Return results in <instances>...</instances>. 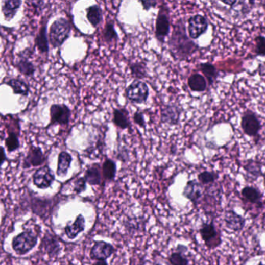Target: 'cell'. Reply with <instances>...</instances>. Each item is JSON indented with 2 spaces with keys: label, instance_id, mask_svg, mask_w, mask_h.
<instances>
[{
  "label": "cell",
  "instance_id": "obj_1",
  "mask_svg": "<svg viewBox=\"0 0 265 265\" xmlns=\"http://www.w3.org/2000/svg\"><path fill=\"white\" fill-rule=\"evenodd\" d=\"M168 45L171 56L175 60H185L199 49V45L187 36L185 23L183 20H178L174 25Z\"/></svg>",
  "mask_w": 265,
  "mask_h": 265
},
{
  "label": "cell",
  "instance_id": "obj_2",
  "mask_svg": "<svg viewBox=\"0 0 265 265\" xmlns=\"http://www.w3.org/2000/svg\"><path fill=\"white\" fill-rule=\"evenodd\" d=\"M40 233L41 228L38 225L35 227L27 226L22 233L13 238L11 245L14 252L18 255L23 256L32 251L38 244Z\"/></svg>",
  "mask_w": 265,
  "mask_h": 265
},
{
  "label": "cell",
  "instance_id": "obj_3",
  "mask_svg": "<svg viewBox=\"0 0 265 265\" xmlns=\"http://www.w3.org/2000/svg\"><path fill=\"white\" fill-rule=\"evenodd\" d=\"M72 31L71 23L67 19L60 17L52 23L49 30V41L53 47L62 46L69 38Z\"/></svg>",
  "mask_w": 265,
  "mask_h": 265
},
{
  "label": "cell",
  "instance_id": "obj_4",
  "mask_svg": "<svg viewBox=\"0 0 265 265\" xmlns=\"http://www.w3.org/2000/svg\"><path fill=\"white\" fill-rule=\"evenodd\" d=\"M126 95L131 102L143 104L148 100L150 90L147 83L141 80H135L128 86Z\"/></svg>",
  "mask_w": 265,
  "mask_h": 265
},
{
  "label": "cell",
  "instance_id": "obj_5",
  "mask_svg": "<svg viewBox=\"0 0 265 265\" xmlns=\"http://www.w3.org/2000/svg\"><path fill=\"white\" fill-rule=\"evenodd\" d=\"M171 31L169 10L166 5L160 7L156 21V38L160 43H164Z\"/></svg>",
  "mask_w": 265,
  "mask_h": 265
},
{
  "label": "cell",
  "instance_id": "obj_6",
  "mask_svg": "<svg viewBox=\"0 0 265 265\" xmlns=\"http://www.w3.org/2000/svg\"><path fill=\"white\" fill-rule=\"evenodd\" d=\"M240 125L244 134L247 136L254 137V138L258 136L259 132L261 129L260 119L254 111L250 110H247L243 114Z\"/></svg>",
  "mask_w": 265,
  "mask_h": 265
},
{
  "label": "cell",
  "instance_id": "obj_7",
  "mask_svg": "<svg viewBox=\"0 0 265 265\" xmlns=\"http://www.w3.org/2000/svg\"><path fill=\"white\" fill-rule=\"evenodd\" d=\"M71 117V110L65 104H54L51 106V121L49 126L60 125L68 126Z\"/></svg>",
  "mask_w": 265,
  "mask_h": 265
},
{
  "label": "cell",
  "instance_id": "obj_8",
  "mask_svg": "<svg viewBox=\"0 0 265 265\" xmlns=\"http://www.w3.org/2000/svg\"><path fill=\"white\" fill-rule=\"evenodd\" d=\"M187 23L189 37L193 40L199 39L202 34L206 32L208 28V20L205 16L201 14L190 16Z\"/></svg>",
  "mask_w": 265,
  "mask_h": 265
},
{
  "label": "cell",
  "instance_id": "obj_9",
  "mask_svg": "<svg viewBox=\"0 0 265 265\" xmlns=\"http://www.w3.org/2000/svg\"><path fill=\"white\" fill-rule=\"evenodd\" d=\"M199 232H200L201 236L204 242L210 249H213L215 247H219L221 244L222 240L220 233L217 231L216 228L212 222L209 223H202Z\"/></svg>",
  "mask_w": 265,
  "mask_h": 265
},
{
  "label": "cell",
  "instance_id": "obj_10",
  "mask_svg": "<svg viewBox=\"0 0 265 265\" xmlns=\"http://www.w3.org/2000/svg\"><path fill=\"white\" fill-rule=\"evenodd\" d=\"M33 183L38 188H49L56 180L54 173L47 165L37 170L32 177Z\"/></svg>",
  "mask_w": 265,
  "mask_h": 265
},
{
  "label": "cell",
  "instance_id": "obj_11",
  "mask_svg": "<svg viewBox=\"0 0 265 265\" xmlns=\"http://www.w3.org/2000/svg\"><path fill=\"white\" fill-rule=\"evenodd\" d=\"M41 248L51 258L57 257L62 250L59 238L51 230H46L41 239Z\"/></svg>",
  "mask_w": 265,
  "mask_h": 265
},
{
  "label": "cell",
  "instance_id": "obj_12",
  "mask_svg": "<svg viewBox=\"0 0 265 265\" xmlns=\"http://www.w3.org/2000/svg\"><path fill=\"white\" fill-rule=\"evenodd\" d=\"M115 251V247L113 244L104 240L96 241L90 249V259L94 260H107Z\"/></svg>",
  "mask_w": 265,
  "mask_h": 265
},
{
  "label": "cell",
  "instance_id": "obj_13",
  "mask_svg": "<svg viewBox=\"0 0 265 265\" xmlns=\"http://www.w3.org/2000/svg\"><path fill=\"white\" fill-rule=\"evenodd\" d=\"M20 131L18 120L13 119V125L7 126V137L5 139V146L9 153H13L20 149Z\"/></svg>",
  "mask_w": 265,
  "mask_h": 265
},
{
  "label": "cell",
  "instance_id": "obj_14",
  "mask_svg": "<svg viewBox=\"0 0 265 265\" xmlns=\"http://www.w3.org/2000/svg\"><path fill=\"white\" fill-rule=\"evenodd\" d=\"M46 159L41 148L38 147L31 146L28 154L23 162V169H29L31 167H36L44 164Z\"/></svg>",
  "mask_w": 265,
  "mask_h": 265
},
{
  "label": "cell",
  "instance_id": "obj_15",
  "mask_svg": "<svg viewBox=\"0 0 265 265\" xmlns=\"http://www.w3.org/2000/svg\"><path fill=\"white\" fill-rule=\"evenodd\" d=\"M203 186L199 181L191 180L187 181L183 190V196L194 205H197L203 195Z\"/></svg>",
  "mask_w": 265,
  "mask_h": 265
},
{
  "label": "cell",
  "instance_id": "obj_16",
  "mask_svg": "<svg viewBox=\"0 0 265 265\" xmlns=\"http://www.w3.org/2000/svg\"><path fill=\"white\" fill-rule=\"evenodd\" d=\"M181 111L179 107L174 104H168L161 108L162 123L169 126H176L179 123Z\"/></svg>",
  "mask_w": 265,
  "mask_h": 265
},
{
  "label": "cell",
  "instance_id": "obj_17",
  "mask_svg": "<svg viewBox=\"0 0 265 265\" xmlns=\"http://www.w3.org/2000/svg\"><path fill=\"white\" fill-rule=\"evenodd\" d=\"M224 222L228 229H231L232 231L236 233L243 230L246 224L245 219L233 210H228L226 211Z\"/></svg>",
  "mask_w": 265,
  "mask_h": 265
},
{
  "label": "cell",
  "instance_id": "obj_18",
  "mask_svg": "<svg viewBox=\"0 0 265 265\" xmlns=\"http://www.w3.org/2000/svg\"><path fill=\"white\" fill-rule=\"evenodd\" d=\"M86 227V220L82 214H79L74 223L68 221L64 228L65 235L69 239H74L80 233H83Z\"/></svg>",
  "mask_w": 265,
  "mask_h": 265
},
{
  "label": "cell",
  "instance_id": "obj_19",
  "mask_svg": "<svg viewBox=\"0 0 265 265\" xmlns=\"http://www.w3.org/2000/svg\"><path fill=\"white\" fill-rule=\"evenodd\" d=\"M29 51V49H28L22 52L20 54V60L17 61L16 63L15 64V66L17 68L19 72L22 75L28 77L34 76V73L36 71V68L34 66V64L31 61L28 60L30 55H28V52Z\"/></svg>",
  "mask_w": 265,
  "mask_h": 265
},
{
  "label": "cell",
  "instance_id": "obj_20",
  "mask_svg": "<svg viewBox=\"0 0 265 265\" xmlns=\"http://www.w3.org/2000/svg\"><path fill=\"white\" fill-rule=\"evenodd\" d=\"M84 179L86 183L92 186L101 185L103 182L102 169L99 163H94L86 169L84 174Z\"/></svg>",
  "mask_w": 265,
  "mask_h": 265
},
{
  "label": "cell",
  "instance_id": "obj_21",
  "mask_svg": "<svg viewBox=\"0 0 265 265\" xmlns=\"http://www.w3.org/2000/svg\"><path fill=\"white\" fill-rule=\"evenodd\" d=\"M188 248L185 245L179 244L176 247L174 251L170 254L168 261L171 265H188L189 260L185 253L187 252Z\"/></svg>",
  "mask_w": 265,
  "mask_h": 265
},
{
  "label": "cell",
  "instance_id": "obj_22",
  "mask_svg": "<svg viewBox=\"0 0 265 265\" xmlns=\"http://www.w3.org/2000/svg\"><path fill=\"white\" fill-rule=\"evenodd\" d=\"M241 196L246 202L256 204L257 206H262L261 200L263 199V194L259 189L252 186H246L241 190Z\"/></svg>",
  "mask_w": 265,
  "mask_h": 265
},
{
  "label": "cell",
  "instance_id": "obj_23",
  "mask_svg": "<svg viewBox=\"0 0 265 265\" xmlns=\"http://www.w3.org/2000/svg\"><path fill=\"white\" fill-rule=\"evenodd\" d=\"M113 122L121 129H127L131 127L129 111L126 108H116L113 112Z\"/></svg>",
  "mask_w": 265,
  "mask_h": 265
},
{
  "label": "cell",
  "instance_id": "obj_24",
  "mask_svg": "<svg viewBox=\"0 0 265 265\" xmlns=\"http://www.w3.org/2000/svg\"><path fill=\"white\" fill-rule=\"evenodd\" d=\"M72 162V156L68 152L62 151L59 153L58 157L57 171H56L58 177L62 178L67 175Z\"/></svg>",
  "mask_w": 265,
  "mask_h": 265
},
{
  "label": "cell",
  "instance_id": "obj_25",
  "mask_svg": "<svg viewBox=\"0 0 265 265\" xmlns=\"http://www.w3.org/2000/svg\"><path fill=\"white\" fill-rule=\"evenodd\" d=\"M21 0H7L2 4V12L7 21H10L14 17L19 9L21 7Z\"/></svg>",
  "mask_w": 265,
  "mask_h": 265
},
{
  "label": "cell",
  "instance_id": "obj_26",
  "mask_svg": "<svg viewBox=\"0 0 265 265\" xmlns=\"http://www.w3.org/2000/svg\"><path fill=\"white\" fill-rule=\"evenodd\" d=\"M187 85L191 91L198 92V93L205 91L208 86L206 79L204 76L199 74H192L187 80Z\"/></svg>",
  "mask_w": 265,
  "mask_h": 265
},
{
  "label": "cell",
  "instance_id": "obj_27",
  "mask_svg": "<svg viewBox=\"0 0 265 265\" xmlns=\"http://www.w3.org/2000/svg\"><path fill=\"white\" fill-rule=\"evenodd\" d=\"M86 18L93 28H96L101 25L103 20V12L98 4L90 6L86 9Z\"/></svg>",
  "mask_w": 265,
  "mask_h": 265
},
{
  "label": "cell",
  "instance_id": "obj_28",
  "mask_svg": "<svg viewBox=\"0 0 265 265\" xmlns=\"http://www.w3.org/2000/svg\"><path fill=\"white\" fill-rule=\"evenodd\" d=\"M6 85L10 86L13 90L14 94L20 95V96L27 97L29 95L30 88L28 83H25L20 79H10L7 81L4 82Z\"/></svg>",
  "mask_w": 265,
  "mask_h": 265
},
{
  "label": "cell",
  "instance_id": "obj_29",
  "mask_svg": "<svg viewBox=\"0 0 265 265\" xmlns=\"http://www.w3.org/2000/svg\"><path fill=\"white\" fill-rule=\"evenodd\" d=\"M35 44L41 53H47L49 51V39L47 37V22L43 23L37 34Z\"/></svg>",
  "mask_w": 265,
  "mask_h": 265
},
{
  "label": "cell",
  "instance_id": "obj_30",
  "mask_svg": "<svg viewBox=\"0 0 265 265\" xmlns=\"http://www.w3.org/2000/svg\"><path fill=\"white\" fill-rule=\"evenodd\" d=\"M244 171L247 173V178H251V181H256L262 176V166L260 162L250 160L247 161L244 166Z\"/></svg>",
  "mask_w": 265,
  "mask_h": 265
},
{
  "label": "cell",
  "instance_id": "obj_31",
  "mask_svg": "<svg viewBox=\"0 0 265 265\" xmlns=\"http://www.w3.org/2000/svg\"><path fill=\"white\" fill-rule=\"evenodd\" d=\"M103 179L104 181H113L115 178L117 173V165L111 159L107 158L102 165Z\"/></svg>",
  "mask_w": 265,
  "mask_h": 265
},
{
  "label": "cell",
  "instance_id": "obj_32",
  "mask_svg": "<svg viewBox=\"0 0 265 265\" xmlns=\"http://www.w3.org/2000/svg\"><path fill=\"white\" fill-rule=\"evenodd\" d=\"M199 69H200L202 74H204V77L206 79L210 86H211V85L215 83L217 77H219V73L215 65L209 63V62L200 64V65H199Z\"/></svg>",
  "mask_w": 265,
  "mask_h": 265
},
{
  "label": "cell",
  "instance_id": "obj_33",
  "mask_svg": "<svg viewBox=\"0 0 265 265\" xmlns=\"http://www.w3.org/2000/svg\"><path fill=\"white\" fill-rule=\"evenodd\" d=\"M103 38L108 44L117 41L118 39V34L114 28V25L112 21L108 22L106 25L104 31H103Z\"/></svg>",
  "mask_w": 265,
  "mask_h": 265
},
{
  "label": "cell",
  "instance_id": "obj_34",
  "mask_svg": "<svg viewBox=\"0 0 265 265\" xmlns=\"http://www.w3.org/2000/svg\"><path fill=\"white\" fill-rule=\"evenodd\" d=\"M131 74L136 80H142L147 77V66L142 62H132L130 64Z\"/></svg>",
  "mask_w": 265,
  "mask_h": 265
},
{
  "label": "cell",
  "instance_id": "obj_35",
  "mask_svg": "<svg viewBox=\"0 0 265 265\" xmlns=\"http://www.w3.org/2000/svg\"><path fill=\"white\" fill-rule=\"evenodd\" d=\"M218 178V174L213 172V171H203L198 175V180L202 185L203 184L206 185V184H213Z\"/></svg>",
  "mask_w": 265,
  "mask_h": 265
},
{
  "label": "cell",
  "instance_id": "obj_36",
  "mask_svg": "<svg viewBox=\"0 0 265 265\" xmlns=\"http://www.w3.org/2000/svg\"><path fill=\"white\" fill-rule=\"evenodd\" d=\"M256 56L264 57L265 56V37L258 35L255 38Z\"/></svg>",
  "mask_w": 265,
  "mask_h": 265
},
{
  "label": "cell",
  "instance_id": "obj_37",
  "mask_svg": "<svg viewBox=\"0 0 265 265\" xmlns=\"http://www.w3.org/2000/svg\"><path fill=\"white\" fill-rule=\"evenodd\" d=\"M86 190V181L84 178H80L74 182V191L79 195Z\"/></svg>",
  "mask_w": 265,
  "mask_h": 265
},
{
  "label": "cell",
  "instance_id": "obj_38",
  "mask_svg": "<svg viewBox=\"0 0 265 265\" xmlns=\"http://www.w3.org/2000/svg\"><path fill=\"white\" fill-rule=\"evenodd\" d=\"M134 122L141 128H146V120L143 114L141 111H136L133 116Z\"/></svg>",
  "mask_w": 265,
  "mask_h": 265
},
{
  "label": "cell",
  "instance_id": "obj_39",
  "mask_svg": "<svg viewBox=\"0 0 265 265\" xmlns=\"http://www.w3.org/2000/svg\"><path fill=\"white\" fill-rule=\"evenodd\" d=\"M140 3L142 4V7H143L145 10H150V9L154 8L157 5V2L151 1V0L150 1H142V2Z\"/></svg>",
  "mask_w": 265,
  "mask_h": 265
},
{
  "label": "cell",
  "instance_id": "obj_40",
  "mask_svg": "<svg viewBox=\"0 0 265 265\" xmlns=\"http://www.w3.org/2000/svg\"><path fill=\"white\" fill-rule=\"evenodd\" d=\"M238 1H223V4L229 5L230 7H234V5L238 4Z\"/></svg>",
  "mask_w": 265,
  "mask_h": 265
},
{
  "label": "cell",
  "instance_id": "obj_41",
  "mask_svg": "<svg viewBox=\"0 0 265 265\" xmlns=\"http://www.w3.org/2000/svg\"><path fill=\"white\" fill-rule=\"evenodd\" d=\"M93 265H108L107 260H96Z\"/></svg>",
  "mask_w": 265,
  "mask_h": 265
},
{
  "label": "cell",
  "instance_id": "obj_42",
  "mask_svg": "<svg viewBox=\"0 0 265 265\" xmlns=\"http://www.w3.org/2000/svg\"><path fill=\"white\" fill-rule=\"evenodd\" d=\"M2 151H3V154H4V156H3L2 161H1V165H3V164H4V163H5L6 159H7V156H6L5 150H4V147H2Z\"/></svg>",
  "mask_w": 265,
  "mask_h": 265
},
{
  "label": "cell",
  "instance_id": "obj_43",
  "mask_svg": "<svg viewBox=\"0 0 265 265\" xmlns=\"http://www.w3.org/2000/svg\"><path fill=\"white\" fill-rule=\"evenodd\" d=\"M152 265H170L169 263H163L160 261H156L153 263Z\"/></svg>",
  "mask_w": 265,
  "mask_h": 265
},
{
  "label": "cell",
  "instance_id": "obj_44",
  "mask_svg": "<svg viewBox=\"0 0 265 265\" xmlns=\"http://www.w3.org/2000/svg\"><path fill=\"white\" fill-rule=\"evenodd\" d=\"M258 265H265V264H263V263H259Z\"/></svg>",
  "mask_w": 265,
  "mask_h": 265
}]
</instances>
